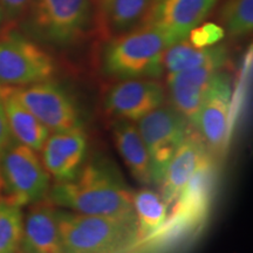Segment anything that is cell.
I'll return each instance as SVG.
<instances>
[{"label": "cell", "instance_id": "3957f363", "mask_svg": "<svg viewBox=\"0 0 253 253\" xmlns=\"http://www.w3.org/2000/svg\"><path fill=\"white\" fill-rule=\"evenodd\" d=\"M63 253H115L136 237L135 220L58 211Z\"/></svg>", "mask_w": 253, "mask_h": 253}, {"label": "cell", "instance_id": "ffe728a7", "mask_svg": "<svg viewBox=\"0 0 253 253\" xmlns=\"http://www.w3.org/2000/svg\"><path fill=\"white\" fill-rule=\"evenodd\" d=\"M132 210L136 223V237H155L168 217V204L157 192L143 189L132 195Z\"/></svg>", "mask_w": 253, "mask_h": 253}, {"label": "cell", "instance_id": "cb8c5ba5", "mask_svg": "<svg viewBox=\"0 0 253 253\" xmlns=\"http://www.w3.org/2000/svg\"><path fill=\"white\" fill-rule=\"evenodd\" d=\"M225 36L224 28L214 23L198 25L188 34V41L195 47H210L219 43Z\"/></svg>", "mask_w": 253, "mask_h": 253}, {"label": "cell", "instance_id": "4316f807", "mask_svg": "<svg viewBox=\"0 0 253 253\" xmlns=\"http://www.w3.org/2000/svg\"><path fill=\"white\" fill-rule=\"evenodd\" d=\"M110 1V0H100V2H101V5L103 6V7H106L107 5H108V2Z\"/></svg>", "mask_w": 253, "mask_h": 253}, {"label": "cell", "instance_id": "9c48e42d", "mask_svg": "<svg viewBox=\"0 0 253 253\" xmlns=\"http://www.w3.org/2000/svg\"><path fill=\"white\" fill-rule=\"evenodd\" d=\"M214 183V167L212 160L203 164L190 178L181 194L173 202L166 223L155 237L164 233L171 235L194 227L207 216L211 203Z\"/></svg>", "mask_w": 253, "mask_h": 253}, {"label": "cell", "instance_id": "7c38bea8", "mask_svg": "<svg viewBox=\"0 0 253 253\" xmlns=\"http://www.w3.org/2000/svg\"><path fill=\"white\" fill-rule=\"evenodd\" d=\"M87 150L82 128L49 134L43 144L42 163L56 183L73 181L78 176Z\"/></svg>", "mask_w": 253, "mask_h": 253}, {"label": "cell", "instance_id": "277c9868", "mask_svg": "<svg viewBox=\"0 0 253 253\" xmlns=\"http://www.w3.org/2000/svg\"><path fill=\"white\" fill-rule=\"evenodd\" d=\"M0 179L7 201L18 205L34 204L49 192L50 176L37 151L13 142L0 156Z\"/></svg>", "mask_w": 253, "mask_h": 253}, {"label": "cell", "instance_id": "44dd1931", "mask_svg": "<svg viewBox=\"0 0 253 253\" xmlns=\"http://www.w3.org/2000/svg\"><path fill=\"white\" fill-rule=\"evenodd\" d=\"M153 0H110L106 6L107 21L115 34L126 33L140 21Z\"/></svg>", "mask_w": 253, "mask_h": 253}, {"label": "cell", "instance_id": "5bb4252c", "mask_svg": "<svg viewBox=\"0 0 253 253\" xmlns=\"http://www.w3.org/2000/svg\"><path fill=\"white\" fill-rule=\"evenodd\" d=\"M217 0H161L151 5L143 23L162 28L177 42L205 20Z\"/></svg>", "mask_w": 253, "mask_h": 253}, {"label": "cell", "instance_id": "9a60e30c", "mask_svg": "<svg viewBox=\"0 0 253 253\" xmlns=\"http://www.w3.org/2000/svg\"><path fill=\"white\" fill-rule=\"evenodd\" d=\"M211 160L210 151L197 131L189 130L178 149L172 155L160 184L162 198L172 205L183 188L203 164Z\"/></svg>", "mask_w": 253, "mask_h": 253}, {"label": "cell", "instance_id": "ac0fdd59", "mask_svg": "<svg viewBox=\"0 0 253 253\" xmlns=\"http://www.w3.org/2000/svg\"><path fill=\"white\" fill-rule=\"evenodd\" d=\"M113 138L122 160L132 177L143 185L150 184V160L137 126L126 120H118L113 126Z\"/></svg>", "mask_w": 253, "mask_h": 253}, {"label": "cell", "instance_id": "f546056e", "mask_svg": "<svg viewBox=\"0 0 253 253\" xmlns=\"http://www.w3.org/2000/svg\"><path fill=\"white\" fill-rule=\"evenodd\" d=\"M1 189H2L1 188V179H0V191H1Z\"/></svg>", "mask_w": 253, "mask_h": 253}, {"label": "cell", "instance_id": "ba28073f", "mask_svg": "<svg viewBox=\"0 0 253 253\" xmlns=\"http://www.w3.org/2000/svg\"><path fill=\"white\" fill-rule=\"evenodd\" d=\"M19 102L30 110L49 131H65L80 128L78 108L61 86L49 80L19 88H12Z\"/></svg>", "mask_w": 253, "mask_h": 253}, {"label": "cell", "instance_id": "5b68a950", "mask_svg": "<svg viewBox=\"0 0 253 253\" xmlns=\"http://www.w3.org/2000/svg\"><path fill=\"white\" fill-rule=\"evenodd\" d=\"M136 126L149 155L151 181L160 184L172 155L190 130V122L173 107L161 106Z\"/></svg>", "mask_w": 253, "mask_h": 253}, {"label": "cell", "instance_id": "7402d4cb", "mask_svg": "<svg viewBox=\"0 0 253 253\" xmlns=\"http://www.w3.org/2000/svg\"><path fill=\"white\" fill-rule=\"evenodd\" d=\"M24 218L18 205L0 199V253H17L21 246Z\"/></svg>", "mask_w": 253, "mask_h": 253}, {"label": "cell", "instance_id": "4fadbf2b", "mask_svg": "<svg viewBox=\"0 0 253 253\" xmlns=\"http://www.w3.org/2000/svg\"><path fill=\"white\" fill-rule=\"evenodd\" d=\"M214 65L168 74V89L172 107L191 125L209 91L223 74Z\"/></svg>", "mask_w": 253, "mask_h": 253}, {"label": "cell", "instance_id": "484cf974", "mask_svg": "<svg viewBox=\"0 0 253 253\" xmlns=\"http://www.w3.org/2000/svg\"><path fill=\"white\" fill-rule=\"evenodd\" d=\"M30 0H0V8L8 17H17L26 8Z\"/></svg>", "mask_w": 253, "mask_h": 253}, {"label": "cell", "instance_id": "6da1fadb", "mask_svg": "<svg viewBox=\"0 0 253 253\" xmlns=\"http://www.w3.org/2000/svg\"><path fill=\"white\" fill-rule=\"evenodd\" d=\"M49 201L73 212L135 220L132 194L104 168L87 164L73 181L56 183Z\"/></svg>", "mask_w": 253, "mask_h": 253}, {"label": "cell", "instance_id": "8992f818", "mask_svg": "<svg viewBox=\"0 0 253 253\" xmlns=\"http://www.w3.org/2000/svg\"><path fill=\"white\" fill-rule=\"evenodd\" d=\"M55 65L52 56L18 33L0 40V86H28L49 80Z\"/></svg>", "mask_w": 253, "mask_h": 253}, {"label": "cell", "instance_id": "603a6c76", "mask_svg": "<svg viewBox=\"0 0 253 253\" xmlns=\"http://www.w3.org/2000/svg\"><path fill=\"white\" fill-rule=\"evenodd\" d=\"M220 21L229 36H248L253 28V0H226L220 9Z\"/></svg>", "mask_w": 253, "mask_h": 253}, {"label": "cell", "instance_id": "4dcf8cb0", "mask_svg": "<svg viewBox=\"0 0 253 253\" xmlns=\"http://www.w3.org/2000/svg\"><path fill=\"white\" fill-rule=\"evenodd\" d=\"M0 90H1V86H0Z\"/></svg>", "mask_w": 253, "mask_h": 253}, {"label": "cell", "instance_id": "f1b7e54d", "mask_svg": "<svg viewBox=\"0 0 253 253\" xmlns=\"http://www.w3.org/2000/svg\"><path fill=\"white\" fill-rule=\"evenodd\" d=\"M0 21H1V8H0Z\"/></svg>", "mask_w": 253, "mask_h": 253}, {"label": "cell", "instance_id": "d6986e66", "mask_svg": "<svg viewBox=\"0 0 253 253\" xmlns=\"http://www.w3.org/2000/svg\"><path fill=\"white\" fill-rule=\"evenodd\" d=\"M229 60V52L224 45L195 47L184 39L173 43L163 55V68L168 74L188 69L214 65L223 68Z\"/></svg>", "mask_w": 253, "mask_h": 253}, {"label": "cell", "instance_id": "2e32d148", "mask_svg": "<svg viewBox=\"0 0 253 253\" xmlns=\"http://www.w3.org/2000/svg\"><path fill=\"white\" fill-rule=\"evenodd\" d=\"M56 213L52 204L34 203L24 219L21 246L25 253H63Z\"/></svg>", "mask_w": 253, "mask_h": 253}, {"label": "cell", "instance_id": "7a4b0ae2", "mask_svg": "<svg viewBox=\"0 0 253 253\" xmlns=\"http://www.w3.org/2000/svg\"><path fill=\"white\" fill-rule=\"evenodd\" d=\"M177 41L162 28L143 23L141 27L113 39L103 52V71L109 77L158 78L163 74V55Z\"/></svg>", "mask_w": 253, "mask_h": 253}, {"label": "cell", "instance_id": "e0dca14e", "mask_svg": "<svg viewBox=\"0 0 253 253\" xmlns=\"http://www.w3.org/2000/svg\"><path fill=\"white\" fill-rule=\"evenodd\" d=\"M0 100L4 106L11 134L19 143L27 145L34 151H41L49 135V130L19 102L11 87L1 88Z\"/></svg>", "mask_w": 253, "mask_h": 253}, {"label": "cell", "instance_id": "83f0119b", "mask_svg": "<svg viewBox=\"0 0 253 253\" xmlns=\"http://www.w3.org/2000/svg\"><path fill=\"white\" fill-rule=\"evenodd\" d=\"M160 1H161V0H153V4H151V5L156 4V2H160Z\"/></svg>", "mask_w": 253, "mask_h": 253}, {"label": "cell", "instance_id": "52a82bcc", "mask_svg": "<svg viewBox=\"0 0 253 253\" xmlns=\"http://www.w3.org/2000/svg\"><path fill=\"white\" fill-rule=\"evenodd\" d=\"M91 20V0H37L31 24L43 39L66 45L84 36Z\"/></svg>", "mask_w": 253, "mask_h": 253}, {"label": "cell", "instance_id": "8fae6325", "mask_svg": "<svg viewBox=\"0 0 253 253\" xmlns=\"http://www.w3.org/2000/svg\"><path fill=\"white\" fill-rule=\"evenodd\" d=\"M231 96L230 77L223 72L191 123L210 153L211 150L218 153L226 144L230 129Z\"/></svg>", "mask_w": 253, "mask_h": 253}, {"label": "cell", "instance_id": "d4e9b609", "mask_svg": "<svg viewBox=\"0 0 253 253\" xmlns=\"http://www.w3.org/2000/svg\"><path fill=\"white\" fill-rule=\"evenodd\" d=\"M12 137L13 136H12L11 130H9L4 106H2L1 100H0V156L6 150V148L12 143Z\"/></svg>", "mask_w": 253, "mask_h": 253}, {"label": "cell", "instance_id": "30bf717a", "mask_svg": "<svg viewBox=\"0 0 253 253\" xmlns=\"http://www.w3.org/2000/svg\"><path fill=\"white\" fill-rule=\"evenodd\" d=\"M164 102V88L151 79H126L108 90L104 107L118 120L137 122Z\"/></svg>", "mask_w": 253, "mask_h": 253}]
</instances>
